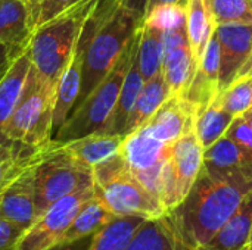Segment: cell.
<instances>
[{"mask_svg":"<svg viewBox=\"0 0 252 250\" xmlns=\"http://www.w3.org/2000/svg\"><path fill=\"white\" fill-rule=\"evenodd\" d=\"M50 144L44 149H34L30 146H22L13 156L0 161V190L7 187L27 169L35 167L49 152Z\"/></svg>","mask_w":252,"mask_h":250,"instance_id":"obj_29","label":"cell"},{"mask_svg":"<svg viewBox=\"0 0 252 250\" xmlns=\"http://www.w3.org/2000/svg\"><path fill=\"white\" fill-rule=\"evenodd\" d=\"M94 193L115 215L157 218L167 214L159 197L130 171L121 153L93 168Z\"/></svg>","mask_w":252,"mask_h":250,"instance_id":"obj_5","label":"cell"},{"mask_svg":"<svg viewBox=\"0 0 252 250\" xmlns=\"http://www.w3.org/2000/svg\"><path fill=\"white\" fill-rule=\"evenodd\" d=\"M171 144L157 140L145 127L124 136L120 153L136 178L159 197L162 167ZM161 200V199H159Z\"/></svg>","mask_w":252,"mask_h":250,"instance_id":"obj_11","label":"cell"},{"mask_svg":"<svg viewBox=\"0 0 252 250\" xmlns=\"http://www.w3.org/2000/svg\"><path fill=\"white\" fill-rule=\"evenodd\" d=\"M55 85L30 69L22 96L4 127L6 140L34 149H44L52 141Z\"/></svg>","mask_w":252,"mask_h":250,"instance_id":"obj_6","label":"cell"},{"mask_svg":"<svg viewBox=\"0 0 252 250\" xmlns=\"http://www.w3.org/2000/svg\"><path fill=\"white\" fill-rule=\"evenodd\" d=\"M204 167V147L192 131L170 147L159 181V199L167 212L176 209L189 194Z\"/></svg>","mask_w":252,"mask_h":250,"instance_id":"obj_9","label":"cell"},{"mask_svg":"<svg viewBox=\"0 0 252 250\" xmlns=\"http://www.w3.org/2000/svg\"><path fill=\"white\" fill-rule=\"evenodd\" d=\"M143 84H145V78L142 75L137 55H136L133 62L128 66L126 77H124L115 109L112 112V116L109 119V124H108V128L105 133L124 136V128L127 124V119H128L131 109L137 100V96L140 94V91L143 88Z\"/></svg>","mask_w":252,"mask_h":250,"instance_id":"obj_24","label":"cell"},{"mask_svg":"<svg viewBox=\"0 0 252 250\" xmlns=\"http://www.w3.org/2000/svg\"><path fill=\"white\" fill-rule=\"evenodd\" d=\"M146 220L148 218L142 215H117L106 227L93 236L87 250H124Z\"/></svg>","mask_w":252,"mask_h":250,"instance_id":"obj_25","label":"cell"},{"mask_svg":"<svg viewBox=\"0 0 252 250\" xmlns=\"http://www.w3.org/2000/svg\"><path fill=\"white\" fill-rule=\"evenodd\" d=\"M97 3L99 0H80L31 34L25 52L38 75L55 87L71 62L83 29Z\"/></svg>","mask_w":252,"mask_h":250,"instance_id":"obj_3","label":"cell"},{"mask_svg":"<svg viewBox=\"0 0 252 250\" xmlns=\"http://www.w3.org/2000/svg\"><path fill=\"white\" fill-rule=\"evenodd\" d=\"M139 40H140V29L128 41V44L117 59L112 69L106 74V77L71 112L65 125L52 139V143L55 146H63L87 134L106 131L120 96L124 77L128 71L130 63L137 55Z\"/></svg>","mask_w":252,"mask_h":250,"instance_id":"obj_4","label":"cell"},{"mask_svg":"<svg viewBox=\"0 0 252 250\" xmlns=\"http://www.w3.org/2000/svg\"><path fill=\"white\" fill-rule=\"evenodd\" d=\"M123 1H127V0H99L96 9L93 12V16H96V18L105 16L106 13H109L111 10H114Z\"/></svg>","mask_w":252,"mask_h":250,"instance_id":"obj_38","label":"cell"},{"mask_svg":"<svg viewBox=\"0 0 252 250\" xmlns=\"http://www.w3.org/2000/svg\"><path fill=\"white\" fill-rule=\"evenodd\" d=\"M22 52H18L15 49H12L9 44H6L4 41L0 40V80L4 77V74L7 72V69L10 68L12 62L21 55Z\"/></svg>","mask_w":252,"mask_h":250,"instance_id":"obj_35","label":"cell"},{"mask_svg":"<svg viewBox=\"0 0 252 250\" xmlns=\"http://www.w3.org/2000/svg\"><path fill=\"white\" fill-rule=\"evenodd\" d=\"M94 186L93 168L50 141L46 156L34 168L37 218L59 199Z\"/></svg>","mask_w":252,"mask_h":250,"instance_id":"obj_7","label":"cell"},{"mask_svg":"<svg viewBox=\"0 0 252 250\" xmlns=\"http://www.w3.org/2000/svg\"><path fill=\"white\" fill-rule=\"evenodd\" d=\"M242 116L245 118V121H247V122H248V124H250V125L252 127V109L247 111V112H245V113H244Z\"/></svg>","mask_w":252,"mask_h":250,"instance_id":"obj_40","label":"cell"},{"mask_svg":"<svg viewBox=\"0 0 252 250\" xmlns=\"http://www.w3.org/2000/svg\"><path fill=\"white\" fill-rule=\"evenodd\" d=\"M220 44V78L219 90L223 93L238 77L250 57L252 47V25L223 24L214 27Z\"/></svg>","mask_w":252,"mask_h":250,"instance_id":"obj_12","label":"cell"},{"mask_svg":"<svg viewBox=\"0 0 252 250\" xmlns=\"http://www.w3.org/2000/svg\"><path fill=\"white\" fill-rule=\"evenodd\" d=\"M219 78H220V44L216 34H213L198 63L193 80L183 96L198 108V113L204 111L211 102H214L220 94Z\"/></svg>","mask_w":252,"mask_h":250,"instance_id":"obj_15","label":"cell"},{"mask_svg":"<svg viewBox=\"0 0 252 250\" xmlns=\"http://www.w3.org/2000/svg\"><path fill=\"white\" fill-rule=\"evenodd\" d=\"M244 77H252V47L251 53H250V57H248V60L245 62V65L241 68V71H239L236 80H238V78H244Z\"/></svg>","mask_w":252,"mask_h":250,"instance_id":"obj_39","label":"cell"},{"mask_svg":"<svg viewBox=\"0 0 252 250\" xmlns=\"http://www.w3.org/2000/svg\"><path fill=\"white\" fill-rule=\"evenodd\" d=\"M167 97H170V93L164 80V74L161 71L151 80L145 81L143 88L137 96V100L127 119L124 136L136 131L143 124H146L152 118V115L158 111V108L167 100Z\"/></svg>","mask_w":252,"mask_h":250,"instance_id":"obj_23","label":"cell"},{"mask_svg":"<svg viewBox=\"0 0 252 250\" xmlns=\"http://www.w3.org/2000/svg\"><path fill=\"white\" fill-rule=\"evenodd\" d=\"M142 24L143 16L130 7L127 1L120 3L105 16L96 18L92 13L80 38L83 49V71L80 96L74 109L112 69Z\"/></svg>","mask_w":252,"mask_h":250,"instance_id":"obj_2","label":"cell"},{"mask_svg":"<svg viewBox=\"0 0 252 250\" xmlns=\"http://www.w3.org/2000/svg\"><path fill=\"white\" fill-rule=\"evenodd\" d=\"M28 12V25L31 34L34 29L65 12L80 0H24Z\"/></svg>","mask_w":252,"mask_h":250,"instance_id":"obj_32","label":"cell"},{"mask_svg":"<svg viewBox=\"0 0 252 250\" xmlns=\"http://www.w3.org/2000/svg\"><path fill=\"white\" fill-rule=\"evenodd\" d=\"M198 118V108L183 96H170L143 124L157 140L173 144L180 137L195 131Z\"/></svg>","mask_w":252,"mask_h":250,"instance_id":"obj_13","label":"cell"},{"mask_svg":"<svg viewBox=\"0 0 252 250\" xmlns=\"http://www.w3.org/2000/svg\"><path fill=\"white\" fill-rule=\"evenodd\" d=\"M250 250H252V242H251V243H250Z\"/></svg>","mask_w":252,"mask_h":250,"instance_id":"obj_41","label":"cell"},{"mask_svg":"<svg viewBox=\"0 0 252 250\" xmlns=\"http://www.w3.org/2000/svg\"><path fill=\"white\" fill-rule=\"evenodd\" d=\"M94 236V234H93ZM93 236H87V237H81L77 240H61L58 243H55L53 246L47 248L46 250H87Z\"/></svg>","mask_w":252,"mask_h":250,"instance_id":"obj_36","label":"cell"},{"mask_svg":"<svg viewBox=\"0 0 252 250\" xmlns=\"http://www.w3.org/2000/svg\"><path fill=\"white\" fill-rule=\"evenodd\" d=\"M252 167V152L223 136L204 149V169L211 174H227Z\"/></svg>","mask_w":252,"mask_h":250,"instance_id":"obj_21","label":"cell"},{"mask_svg":"<svg viewBox=\"0 0 252 250\" xmlns=\"http://www.w3.org/2000/svg\"><path fill=\"white\" fill-rule=\"evenodd\" d=\"M214 27L223 24L252 25V0H207Z\"/></svg>","mask_w":252,"mask_h":250,"instance_id":"obj_30","label":"cell"},{"mask_svg":"<svg viewBox=\"0 0 252 250\" xmlns=\"http://www.w3.org/2000/svg\"><path fill=\"white\" fill-rule=\"evenodd\" d=\"M0 13L4 24L3 41L18 52H24L31 38L28 12L24 0H0Z\"/></svg>","mask_w":252,"mask_h":250,"instance_id":"obj_27","label":"cell"},{"mask_svg":"<svg viewBox=\"0 0 252 250\" xmlns=\"http://www.w3.org/2000/svg\"><path fill=\"white\" fill-rule=\"evenodd\" d=\"M81 71H83V49L78 47L68 63V66L61 74L55 87L53 100V124H52V139L65 125L68 116L71 115L81 88Z\"/></svg>","mask_w":252,"mask_h":250,"instance_id":"obj_16","label":"cell"},{"mask_svg":"<svg viewBox=\"0 0 252 250\" xmlns=\"http://www.w3.org/2000/svg\"><path fill=\"white\" fill-rule=\"evenodd\" d=\"M158 10L164 22V80L170 96H185L198 68V60L188 37L186 9L182 6H165Z\"/></svg>","mask_w":252,"mask_h":250,"instance_id":"obj_8","label":"cell"},{"mask_svg":"<svg viewBox=\"0 0 252 250\" xmlns=\"http://www.w3.org/2000/svg\"><path fill=\"white\" fill-rule=\"evenodd\" d=\"M252 192V167L227 174L204 169L186 199L173 211L193 250L207 243Z\"/></svg>","mask_w":252,"mask_h":250,"instance_id":"obj_1","label":"cell"},{"mask_svg":"<svg viewBox=\"0 0 252 250\" xmlns=\"http://www.w3.org/2000/svg\"><path fill=\"white\" fill-rule=\"evenodd\" d=\"M94 194V186L68 194L41 214L35 222L24 231L13 250H46L58 243L81 205Z\"/></svg>","mask_w":252,"mask_h":250,"instance_id":"obj_10","label":"cell"},{"mask_svg":"<svg viewBox=\"0 0 252 250\" xmlns=\"http://www.w3.org/2000/svg\"><path fill=\"white\" fill-rule=\"evenodd\" d=\"M115 217L117 215L94 193L81 205L61 240H77L81 237L93 236L103 227H106Z\"/></svg>","mask_w":252,"mask_h":250,"instance_id":"obj_22","label":"cell"},{"mask_svg":"<svg viewBox=\"0 0 252 250\" xmlns=\"http://www.w3.org/2000/svg\"><path fill=\"white\" fill-rule=\"evenodd\" d=\"M123 141H124V136L121 134L97 131L80 137L77 140H72L61 147H63L66 152H69L74 158H77L84 165L94 168L96 165L120 153Z\"/></svg>","mask_w":252,"mask_h":250,"instance_id":"obj_20","label":"cell"},{"mask_svg":"<svg viewBox=\"0 0 252 250\" xmlns=\"http://www.w3.org/2000/svg\"><path fill=\"white\" fill-rule=\"evenodd\" d=\"M188 0H146V6H145V18L154 12L155 9L159 7H165V6H182L186 7Z\"/></svg>","mask_w":252,"mask_h":250,"instance_id":"obj_37","label":"cell"},{"mask_svg":"<svg viewBox=\"0 0 252 250\" xmlns=\"http://www.w3.org/2000/svg\"><path fill=\"white\" fill-rule=\"evenodd\" d=\"M24 228L9 220L0 218V250H13L24 234Z\"/></svg>","mask_w":252,"mask_h":250,"instance_id":"obj_34","label":"cell"},{"mask_svg":"<svg viewBox=\"0 0 252 250\" xmlns=\"http://www.w3.org/2000/svg\"><path fill=\"white\" fill-rule=\"evenodd\" d=\"M224 136L230 137L241 147H244V149L252 152V127L245 121V118L242 115L241 116H236L232 121V124L227 128V131H226Z\"/></svg>","mask_w":252,"mask_h":250,"instance_id":"obj_33","label":"cell"},{"mask_svg":"<svg viewBox=\"0 0 252 250\" xmlns=\"http://www.w3.org/2000/svg\"><path fill=\"white\" fill-rule=\"evenodd\" d=\"M124 250H193V248L186 240L173 214L167 212L157 218H148Z\"/></svg>","mask_w":252,"mask_h":250,"instance_id":"obj_14","label":"cell"},{"mask_svg":"<svg viewBox=\"0 0 252 250\" xmlns=\"http://www.w3.org/2000/svg\"><path fill=\"white\" fill-rule=\"evenodd\" d=\"M221 108L233 116H241L252 109V77L235 80L217 96Z\"/></svg>","mask_w":252,"mask_h":250,"instance_id":"obj_31","label":"cell"},{"mask_svg":"<svg viewBox=\"0 0 252 250\" xmlns=\"http://www.w3.org/2000/svg\"><path fill=\"white\" fill-rule=\"evenodd\" d=\"M31 69V60L24 50L10 65L4 77L0 80V143L10 141L4 137V127L10 119Z\"/></svg>","mask_w":252,"mask_h":250,"instance_id":"obj_19","label":"cell"},{"mask_svg":"<svg viewBox=\"0 0 252 250\" xmlns=\"http://www.w3.org/2000/svg\"><path fill=\"white\" fill-rule=\"evenodd\" d=\"M137 60L145 81L162 71L164 60V22L159 10L151 12L140 28Z\"/></svg>","mask_w":252,"mask_h":250,"instance_id":"obj_18","label":"cell"},{"mask_svg":"<svg viewBox=\"0 0 252 250\" xmlns=\"http://www.w3.org/2000/svg\"><path fill=\"white\" fill-rule=\"evenodd\" d=\"M235 118L236 116L221 108L219 99H216L204 111H201L196 118L195 131L202 147L207 149L220 137H223Z\"/></svg>","mask_w":252,"mask_h":250,"instance_id":"obj_28","label":"cell"},{"mask_svg":"<svg viewBox=\"0 0 252 250\" xmlns=\"http://www.w3.org/2000/svg\"><path fill=\"white\" fill-rule=\"evenodd\" d=\"M251 242H252V233H251ZM251 242H250V243H251Z\"/></svg>","mask_w":252,"mask_h":250,"instance_id":"obj_42","label":"cell"},{"mask_svg":"<svg viewBox=\"0 0 252 250\" xmlns=\"http://www.w3.org/2000/svg\"><path fill=\"white\" fill-rule=\"evenodd\" d=\"M186 28L193 55L199 63L210 38L214 34V22L207 0H188Z\"/></svg>","mask_w":252,"mask_h":250,"instance_id":"obj_26","label":"cell"},{"mask_svg":"<svg viewBox=\"0 0 252 250\" xmlns=\"http://www.w3.org/2000/svg\"><path fill=\"white\" fill-rule=\"evenodd\" d=\"M252 233V192L219 231L195 250H250Z\"/></svg>","mask_w":252,"mask_h":250,"instance_id":"obj_17","label":"cell"}]
</instances>
